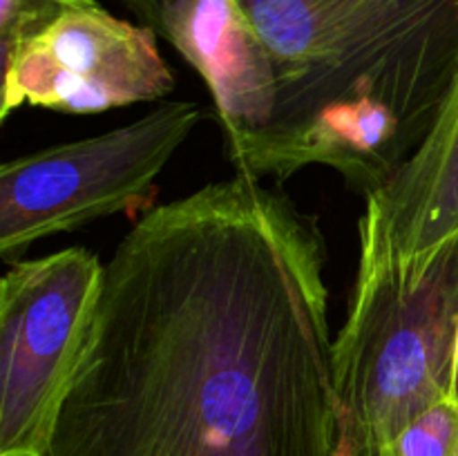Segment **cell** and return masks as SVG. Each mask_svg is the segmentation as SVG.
Listing matches in <instances>:
<instances>
[{
  "mask_svg": "<svg viewBox=\"0 0 458 456\" xmlns=\"http://www.w3.org/2000/svg\"><path fill=\"white\" fill-rule=\"evenodd\" d=\"M173 89L157 31L114 16L98 0H56L3 38L0 123L22 106L97 114L159 101Z\"/></svg>",
  "mask_w": 458,
  "mask_h": 456,
  "instance_id": "5",
  "label": "cell"
},
{
  "mask_svg": "<svg viewBox=\"0 0 458 456\" xmlns=\"http://www.w3.org/2000/svg\"><path fill=\"white\" fill-rule=\"evenodd\" d=\"M394 258L419 262L458 237V74L410 159L365 197L362 217Z\"/></svg>",
  "mask_w": 458,
  "mask_h": 456,
  "instance_id": "7",
  "label": "cell"
},
{
  "mask_svg": "<svg viewBox=\"0 0 458 456\" xmlns=\"http://www.w3.org/2000/svg\"><path fill=\"white\" fill-rule=\"evenodd\" d=\"M204 121L195 101H165L137 121L0 165V255L7 264L45 237L148 208L157 179Z\"/></svg>",
  "mask_w": 458,
  "mask_h": 456,
  "instance_id": "3",
  "label": "cell"
},
{
  "mask_svg": "<svg viewBox=\"0 0 458 456\" xmlns=\"http://www.w3.org/2000/svg\"><path fill=\"white\" fill-rule=\"evenodd\" d=\"M277 65V112L371 155H410L458 74V0H240Z\"/></svg>",
  "mask_w": 458,
  "mask_h": 456,
  "instance_id": "1",
  "label": "cell"
},
{
  "mask_svg": "<svg viewBox=\"0 0 458 456\" xmlns=\"http://www.w3.org/2000/svg\"><path fill=\"white\" fill-rule=\"evenodd\" d=\"M106 264L65 249L0 282V456H47L103 293Z\"/></svg>",
  "mask_w": 458,
  "mask_h": 456,
  "instance_id": "4",
  "label": "cell"
},
{
  "mask_svg": "<svg viewBox=\"0 0 458 456\" xmlns=\"http://www.w3.org/2000/svg\"><path fill=\"white\" fill-rule=\"evenodd\" d=\"M123 7H128L130 12L134 13V16L139 18V21L146 25L148 18H150V12H155V7L159 4V0H119Z\"/></svg>",
  "mask_w": 458,
  "mask_h": 456,
  "instance_id": "9",
  "label": "cell"
},
{
  "mask_svg": "<svg viewBox=\"0 0 458 456\" xmlns=\"http://www.w3.org/2000/svg\"><path fill=\"white\" fill-rule=\"evenodd\" d=\"M204 79L235 150L273 121L277 65L240 0H161L150 22Z\"/></svg>",
  "mask_w": 458,
  "mask_h": 456,
  "instance_id": "6",
  "label": "cell"
},
{
  "mask_svg": "<svg viewBox=\"0 0 458 456\" xmlns=\"http://www.w3.org/2000/svg\"><path fill=\"white\" fill-rule=\"evenodd\" d=\"M347 320L334 340L338 456H383L419 414L450 398L458 338V237L403 262L360 219Z\"/></svg>",
  "mask_w": 458,
  "mask_h": 456,
  "instance_id": "2",
  "label": "cell"
},
{
  "mask_svg": "<svg viewBox=\"0 0 458 456\" xmlns=\"http://www.w3.org/2000/svg\"><path fill=\"white\" fill-rule=\"evenodd\" d=\"M450 401L456 402V405H458V338H456V356H454V374H452Z\"/></svg>",
  "mask_w": 458,
  "mask_h": 456,
  "instance_id": "11",
  "label": "cell"
},
{
  "mask_svg": "<svg viewBox=\"0 0 458 456\" xmlns=\"http://www.w3.org/2000/svg\"><path fill=\"white\" fill-rule=\"evenodd\" d=\"M383 456H458V405L450 398L416 416Z\"/></svg>",
  "mask_w": 458,
  "mask_h": 456,
  "instance_id": "8",
  "label": "cell"
},
{
  "mask_svg": "<svg viewBox=\"0 0 458 456\" xmlns=\"http://www.w3.org/2000/svg\"><path fill=\"white\" fill-rule=\"evenodd\" d=\"M47 456H146V454H110V452H72V450H49Z\"/></svg>",
  "mask_w": 458,
  "mask_h": 456,
  "instance_id": "10",
  "label": "cell"
}]
</instances>
